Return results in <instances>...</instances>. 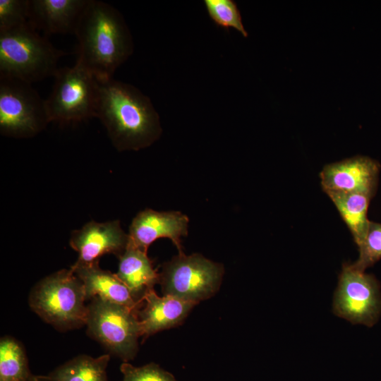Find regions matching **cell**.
Returning <instances> with one entry per match:
<instances>
[{
	"label": "cell",
	"mask_w": 381,
	"mask_h": 381,
	"mask_svg": "<svg viewBox=\"0 0 381 381\" xmlns=\"http://www.w3.org/2000/svg\"><path fill=\"white\" fill-rule=\"evenodd\" d=\"M95 117L119 151L147 147L162 131L150 98L133 85L114 78L97 80Z\"/></svg>",
	"instance_id": "1"
},
{
	"label": "cell",
	"mask_w": 381,
	"mask_h": 381,
	"mask_svg": "<svg viewBox=\"0 0 381 381\" xmlns=\"http://www.w3.org/2000/svg\"><path fill=\"white\" fill-rule=\"evenodd\" d=\"M74 34L76 64L99 81L113 78L133 52L132 36L122 15L101 1H87Z\"/></svg>",
	"instance_id": "2"
},
{
	"label": "cell",
	"mask_w": 381,
	"mask_h": 381,
	"mask_svg": "<svg viewBox=\"0 0 381 381\" xmlns=\"http://www.w3.org/2000/svg\"><path fill=\"white\" fill-rule=\"evenodd\" d=\"M67 53L54 47L29 22L0 31V75L32 84L54 76Z\"/></svg>",
	"instance_id": "3"
},
{
	"label": "cell",
	"mask_w": 381,
	"mask_h": 381,
	"mask_svg": "<svg viewBox=\"0 0 381 381\" xmlns=\"http://www.w3.org/2000/svg\"><path fill=\"white\" fill-rule=\"evenodd\" d=\"M86 301L84 285L71 268L44 277L32 287L28 297L31 310L61 332L85 325Z\"/></svg>",
	"instance_id": "4"
},
{
	"label": "cell",
	"mask_w": 381,
	"mask_h": 381,
	"mask_svg": "<svg viewBox=\"0 0 381 381\" xmlns=\"http://www.w3.org/2000/svg\"><path fill=\"white\" fill-rule=\"evenodd\" d=\"M87 334L109 353L123 362L133 360L138 351L140 330L138 311L94 297L87 304Z\"/></svg>",
	"instance_id": "5"
},
{
	"label": "cell",
	"mask_w": 381,
	"mask_h": 381,
	"mask_svg": "<svg viewBox=\"0 0 381 381\" xmlns=\"http://www.w3.org/2000/svg\"><path fill=\"white\" fill-rule=\"evenodd\" d=\"M224 272L222 264L199 253H179L163 265L159 284L164 295L198 304L218 291Z\"/></svg>",
	"instance_id": "6"
},
{
	"label": "cell",
	"mask_w": 381,
	"mask_h": 381,
	"mask_svg": "<svg viewBox=\"0 0 381 381\" xmlns=\"http://www.w3.org/2000/svg\"><path fill=\"white\" fill-rule=\"evenodd\" d=\"M54 84L45 105L49 121L61 124L81 122L95 117L97 80L75 63L58 68Z\"/></svg>",
	"instance_id": "7"
},
{
	"label": "cell",
	"mask_w": 381,
	"mask_h": 381,
	"mask_svg": "<svg viewBox=\"0 0 381 381\" xmlns=\"http://www.w3.org/2000/svg\"><path fill=\"white\" fill-rule=\"evenodd\" d=\"M45 99L30 83L0 75V132L15 138H31L49 123Z\"/></svg>",
	"instance_id": "8"
},
{
	"label": "cell",
	"mask_w": 381,
	"mask_h": 381,
	"mask_svg": "<svg viewBox=\"0 0 381 381\" xmlns=\"http://www.w3.org/2000/svg\"><path fill=\"white\" fill-rule=\"evenodd\" d=\"M333 313L354 325L373 327L381 316V286L376 277L344 263L332 303Z\"/></svg>",
	"instance_id": "9"
},
{
	"label": "cell",
	"mask_w": 381,
	"mask_h": 381,
	"mask_svg": "<svg viewBox=\"0 0 381 381\" xmlns=\"http://www.w3.org/2000/svg\"><path fill=\"white\" fill-rule=\"evenodd\" d=\"M380 165L367 156H355L325 165L320 177L322 190L362 193L373 198L377 190Z\"/></svg>",
	"instance_id": "10"
},
{
	"label": "cell",
	"mask_w": 381,
	"mask_h": 381,
	"mask_svg": "<svg viewBox=\"0 0 381 381\" xmlns=\"http://www.w3.org/2000/svg\"><path fill=\"white\" fill-rule=\"evenodd\" d=\"M128 241V234L122 229L119 220L91 221L72 231L69 243L78 254L74 264L86 265L99 262L106 254L119 258L125 251Z\"/></svg>",
	"instance_id": "11"
},
{
	"label": "cell",
	"mask_w": 381,
	"mask_h": 381,
	"mask_svg": "<svg viewBox=\"0 0 381 381\" xmlns=\"http://www.w3.org/2000/svg\"><path fill=\"white\" fill-rule=\"evenodd\" d=\"M188 217L180 212H158L145 209L133 219L129 229L128 242L147 252L149 246L160 238H169L183 253L181 237L188 234Z\"/></svg>",
	"instance_id": "12"
},
{
	"label": "cell",
	"mask_w": 381,
	"mask_h": 381,
	"mask_svg": "<svg viewBox=\"0 0 381 381\" xmlns=\"http://www.w3.org/2000/svg\"><path fill=\"white\" fill-rule=\"evenodd\" d=\"M88 0H28V22L46 35L74 34Z\"/></svg>",
	"instance_id": "13"
},
{
	"label": "cell",
	"mask_w": 381,
	"mask_h": 381,
	"mask_svg": "<svg viewBox=\"0 0 381 381\" xmlns=\"http://www.w3.org/2000/svg\"><path fill=\"white\" fill-rule=\"evenodd\" d=\"M143 302L145 306L138 311L143 340L159 331L180 325L197 305L169 295L159 296L155 290L145 295Z\"/></svg>",
	"instance_id": "14"
},
{
	"label": "cell",
	"mask_w": 381,
	"mask_h": 381,
	"mask_svg": "<svg viewBox=\"0 0 381 381\" xmlns=\"http://www.w3.org/2000/svg\"><path fill=\"white\" fill-rule=\"evenodd\" d=\"M71 269L84 285L87 300L99 297L138 311L141 306L132 297L128 287L116 274L102 270L99 262L91 265L73 264Z\"/></svg>",
	"instance_id": "15"
},
{
	"label": "cell",
	"mask_w": 381,
	"mask_h": 381,
	"mask_svg": "<svg viewBox=\"0 0 381 381\" xmlns=\"http://www.w3.org/2000/svg\"><path fill=\"white\" fill-rule=\"evenodd\" d=\"M118 258L119 268L116 274L128 287L135 301L141 306L145 295L159 283V274L154 269L147 252L129 242Z\"/></svg>",
	"instance_id": "16"
},
{
	"label": "cell",
	"mask_w": 381,
	"mask_h": 381,
	"mask_svg": "<svg viewBox=\"0 0 381 381\" xmlns=\"http://www.w3.org/2000/svg\"><path fill=\"white\" fill-rule=\"evenodd\" d=\"M326 194L338 210L358 248L365 238L370 222L368 209L372 198L356 193L328 191Z\"/></svg>",
	"instance_id": "17"
},
{
	"label": "cell",
	"mask_w": 381,
	"mask_h": 381,
	"mask_svg": "<svg viewBox=\"0 0 381 381\" xmlns=\"http://www.w3.org/2000/svg\"><path fill=\"white\" fill-rule=\"evenodd\" d=\"M109 354L97 358L80 354L60 365L46 375L48 381H109Z\"/></svg>",
	"instance_id": "18"
},
{
	"label": "cell",
	"mask_w": 381,
	"mask_h": 381,
	"mask_svg": "<svg viewBox=\"0 0 381 381\" xmlns=\"http://www.w3.org/2000/svg\"><path fill=\"white\" fill-rule=\"evenodd\" d=\"M32 375L23 345L11 336L2 337L0 339V381H28Z\"/></svg>",
	"instance_id": "19"
},
{
	"label": "cell",
	"mask_w": 381,
	"mask_h": 381,
	"mask_svg": "<svg viewBox=\"0 0 381 381\" xmlns=\"http://www.w3.org/2000/svg\"><path fill=\"white\" fill-rule=\"evenodd\" d=\"M204 4L210 18L218 27L226 30L234 28L244 37H248L240 11L234 1L205 0Z\"/></svg>",
	"instance_id": "20"
},
{
	"label": "cell",
	"mask_w": 381,
	"mask_h": 381,
	"mask_svg": "<svg viewBox=\"0 0 381 381\" xmlns=\"http://www.w3.org/2000/svg\"><path fill=\"white\" fill-rule=\"evenodd\" d=\"M359 256L352 266L359 270L373 266L381 259V223L370 222L362 245L358 248Z\"/></svg>",
	"instance_id": "21"
},
{
	"label": "cell",
	"mask_w": 381,
	"mask_h": 381,
	"mask_svg": "<svg viewBox=\"0 0 381 381\" xmlns=\"http://www.w3.org/2000/svg\"><path fill=\"white\" fill-rule=\"evenodd\" d=\"M120 370L123 374L122 381H177L171 373L155 363L137 367L123 362Z\"/></svg>",
	"instance_id": "22"
},
{
	"label": "cell",
	"mask_w": 381,
	"mask_h": 381,
	"mask_svg": "<svg viewBox=\"0 0 381 381\" xmlns=\"http://www.w3.org/2000/svg\"><path fill=\"white\" fill-rule=\"evenodd\" d=\"M28 0H0V31L28 23Z\"/></svg>",
	"instance_id": "23"
},
{
	"label": "cell",
	"mask_w": 381,
	"mask_h": 381,
	"mask_svg": "<svg viewBox=\"0 0 381 381\" xmlns=\"http://www.w3.org/2000/svg\"><path fill=\"white\" fill-rule=\"evenodd\" d=\"M28 381H48V380L46 375H32V376L30 378Z\"/></svg>",
	"instance_id": "24"
}]
</instances>
